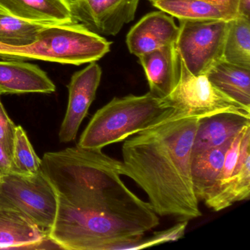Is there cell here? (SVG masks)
Wrapping results in <instances>:
<instances>
[{"mask_svg": "<svg viewBox=\"0 0 250 250\" xmlns=\"http://www.w3.org/2000/svg\"><path fill=\"white\" fill-rule=\"evenodd\" d=\"M206 75L222 93L250 108V69L222 60L213 65Z\"/></svg>", "mask_w": 250, "mask_h": 250, "instance_id": "18", "label": "cell"}, {"mask_svg": "<svg viewBox=\"0 0 250 250\" xmlns=\"http://www.w3.org/2000/svg\"><path fill=\"white\" fill-rule=\"evenodd\" d=\"M232 140L191 156V179L199 201H203L217 184Z\"/></svg>", "mask_w": 250, "mask_h": 250, "instance_id": "17", "label": "cell"}, {"mask_svg": "<svg viewBox=\"0 0 250 250\" xmlns=\"http://www.w3.org/2000/svg\"><path fill=\"white\" fill-rule=\"evenodd\" d=\"M250 197V125L246 128L241 143L239 159L230 178L225 184L204 200L210 210L219 212L234 203Z\"/></svg>", "mask_w": 250, "mask_h": 250, "instance_id": "12", "label": "cell"}, {"mask_svg": "<svg viewBox=\"0 0 250 250\" xmlns=\"http://www.w3.org/2000/svg\"><path fill=\"white\" fill-rule=\"evenodd\" d=\"M110 42L78 22L46 25L37 40L23 47L0 44V58L80 65L96 62L110 51Z\"/></svg>", "mask_w": 250, "mask_h": 250, "instance_id": "4", "label": "cell"}, {"mask_svg": "<svg viewBox=\"0 0 250 250\" xmlns=\"http://www.w3.org/2000/svg\"><path fill=\"white\" fill-rule=\"evenodd\" d=\"M16 124L10 118L0 99V143L12 154Z\"/></svg>", "mask_w": 250, "mask_h": 250, "instance_id": "24", "label": "cell"}, {"mask_svg": "<svg viewBox=\"0 0 250 250\" xmlns=\"http://www.w3.org/2000/svg\"><path fill=\"white\" fill-rule=\"evenodd\" d=\"M200 118L178 114L125 140L121 175L145 192L156 214L178 221L202 216L191 174Z\"/></svg>", "mask_w": 250, "mask_h": 250, "instance_id": "2", "label": "cell"}, {"mask_svg": "<svg viewBox=\"0 0 250 250\" xmlns=\"http://www.w3.org/2000/svg\"><path fill=\"white\" fill-rule=\"evenodd\" d=\"M47 237L20 212L0 206V248H33Z\"/></svg>", "mask_w": 250, "mask_h": 250, "instance_id": "16", "label": "cell"}, {"mask_svg": "<svg viewBox=\"0 0 250 250\" xmlns=\"http://www.w3.org/2000/svg\"><path fill=\"white\" fill-rule=\"evenodd\" d=\"M102 75L101 67L92 62L71 77L68 85V106L59 131L61 143L75 140L80 125L96 99Z\"/></svg>", "mask_w": 250, "mask_h": 250, "instance_id": "9", "label": "cell"}, {"mask_svg": "<svg viewBox=\"0 0 250 250\" xmlns=\"http://www.w3.org/2000/svg\"><path fill=\"white\" fill-rule=\"evenodd\" d=\"M0 206L20 212L48 234L55 223L58 195L43 172L0 178Z\"/></svg>", "mask_w": 250, "mask_h": 250, "instance_id": "6", "label": "cell"}, {"mask_svg": "<svg viewBox=\"0 0 250 250\" xmlns=\"http://www.w3.org/2000/svg\"><path fill=\"white\" fill-rule=\"evenodd\" d=\"M222 58L250 69V18L237 16L228 20Z\"/></svg>", "mask_w": 250, "mask_h": 250, "instance_id": "20", "label": "cell"}, {"mask_svg": "<svg viewBox=\"0 0 250 250\" xmlns=\"http://www.w3.org/2000/svg\"><path fill=\"white\" fill-rule=\"evenodd\" d=\"M250 124V117L238 114L219 113L200 118L191 156L231 141Z\"/></svg>", "mask_w": 250, "mask_h": 250, "instance_id": "15", "label": "cell"}, {"mask_svg": "<svg viewBox=\"0 0 250 250\" xmlns=\"http://www.w3.org/2000/svg\"><path fill=\"white\" fill-rule=\"evenodd\" d=\"M46 26L21 20L0 9V44L10 47L33 44Z\"/></svg>", "mask_w": 250, "mask_h": 250, "instance_id": "21", "label": "cell"}, {"mask_svg": "<svg viewBox=\"0 0 250 250\" xmlns=\"http://www.w3.org/2000/svg\"><path fill=\"white\" fill-rule=\"evenodd\" d=\"M174 114L163 99L150 92L115 97L90 119L79 140L82 148L102 150L153 126Z\"/></svg>", "mask_w": 250, "mask_h": 250, "instance_id": "3", "label": "cell"}, {"mask_svg": "<svg viewBox=\"0 0 250 250\" xmlns=\"http://www.w3.org/2000/svg\"><path fill=\"white\" fill-rule=\"evenodd\" d=\"M0 9L21 20L44 25L77 22L71 0H0Z\"/></svg>", "mask_w": 250, "mask_h": 250, "instance_id": "14", "label": "cell"}, {"mask_svg": "<svg viewBox=\"0 0 250 250\" xmlns=\"http://www.w3.org/2000/svg\"><path fill=\"white\" fill-rule=\"evenodd\" d=\"M148 1H150V0H148Z\"/></svg>", "mask_w": 250, "mask_h": 250, "instance_id": "28", "label": "cell"}, {"mask_svg": "<svg viewBox=\"0 0 250 250\" xmlns=\"http://www.w3.org/2000/svg\"><path fill=\"white\" fill-rule=\"evenodd\" d=\"M42 159L35 151L25 130L16 125L11 154V173L33 176L41 172Z\"/></svg>", "mask_w": 250, "mask_h": 250, "instance_id": "22", "label": "cell"}, {"mask_svg": "<svg viewBox=\"0 0 250 250\" xmlns=\"http://www.w3.org/2000/svg\"><path fill=\"white\" fill-rule=\"evenodd\" d=\"M188 223V221H179L171 228L154 232L146 238L143 236L134 241L116 244L112 250H143L165 243L178 241L185 235Z\"/></svg>", "mask_w": 250, "mask_h": 250, "instance_id": "23", "label": "cell"}, {"mask_svg": "<svg viewBox=\"0 0 250 250\" xmlns=\"http://www.w3.org/2000/svg\"><path fill=\"white\" fill-rule=\"evenodd\" d=\"M228 20H180L175 48L187 69L194 75L206 74L223 60Z\"/></svg>", "mask_w": 250, "mask_h": 250, "instance_id": "7", "label": "cell"}, {"mask_svg": "<svg viewBox=\"0 0 250 250\" xmlns=\"http://www.w3.org/2000/svg\"><path fill=\"white\" fill-rule=\"evenodd\" d=\"M11 173V153L0 143V178Z\"/></svg>", "mask_w": 250, "mask_h": 250, "instance_id": "25", "label": "cell"}, {"mask_svg": "<svg viewBox=\"0 0 250 250\" xmlns=\"http://www.w3.org/2000/svg\"><path fill=\"white\" fill-rule=\"evenodd\" d=\"M179 27L169 14L158 11L141 19L127 35L128 50L138 57L165 46L175 45Z\"/></svg>", "mask_w": 250, "mask_h": 250, "instance_id": "10", "label": "cell"}, {"mask_svg": "<svg viewBox=\"0 0 250 250\" xmlns=\"http://www.w3.org/2000/svg\"><path fill=\"white\" fill-rule=\"evenodd\" d=\"M161 11L180 20H229L222 8L210 0H150Z\"/></svg>", "mask_w": 250, "mask_h": 250, "instance_id": "19", "label": "cell"}, {"mask_svg": "<svg viewBox=\"0 0 250 250\" xmlns=\"http://www.w3.org/2000/svg\"><path fill=\"white\" fill-rule=\"evenodd\" d=\"M219 5L225 11L229 20L238 15V0H210Z\"/></svg>", "mask_w": 250, "mask_h": 250, "instance_id": "26", "label": "cell"}, {"mask_svg": "<svg viewBox=\"0 0 250 250\" xmlns=\"http://www.w3.org/2000/svg\"><path fill=\"white\" fill-rule=\"evenodd\" d=\"M121 167L102 150L77 146L43 155L41 169L58 195L49 237L61 249L112 250L159 225L150 204L121 180Z\"/></svg>", "mask_w": 250, "mask_h": 250, "instance_id": "1", "label": "cell"}, {"mask_svg": "<svg viewBox=\"0 0 250 250\" xmlns=\"http://www.w3.org/2000/svg\"><path fill=\"white\" fill-rule=\"evenodd\" d=\"M140 0H71L73 17L99 36H116L134 20Z\"/></svg>", "mask_w": 250, "mask_h": 250, "instance_id": "8", "label": "cell"}, {"mask_svg": "<svg viewBox=\"0 0 250 250\" xmlns=\"http://www.w3.org/2000/svg\"><path fill=\"white\" fill-rule=\"evenodd\" d=\"M55 90L53 82L38 65L21 61H0V96Z\"/></svg>", "mask_w": 250, "mask_h": 250, "instance_id": "11", "label": "cell"}, {"mask_svg": "<svg viewBox=\"0 0 250 250\" xmlns=\"http://www.w3.org/2000/svg\"><path fill=\"white\" fill-rule=\"evenodd\" d=\"M237 16L250 18V0H238Z\"/></svg>", "mask_w": 250, "mask_h": 250, "instance_id": "27", "label": "cell"}, {"mask_svg": "<svg viewBox=\"0 0 250 250\" xmlns=\"http://www.w3.org/2000/svg\"><path fill=\"white\" fill-rule=\"evenodd\" d=\"M152 94L165 99L178 82V54L175 45L156 49L138 57Z\"/></svg>", "mask_w": 250, "mask_h": 250, "instance_id": "13", "label": "cell"}, {"mask_svg": "<svg viewBox=\"0 0 250 250\" xmlns=\"http://www.w3.org/2000/svg\"><path fill=\"white\" fill-rule=\"evenodd\" d=\"M178 82L169 96L163 99L168 107L178 114L198 117L233 113L250 117V108L241 104L216 88L206 74H191L178 55Z\"/></svg>", "mask_w": 250, "mask_h": 250, "instance_id": "5", "label": "cell"}]
</instances>
